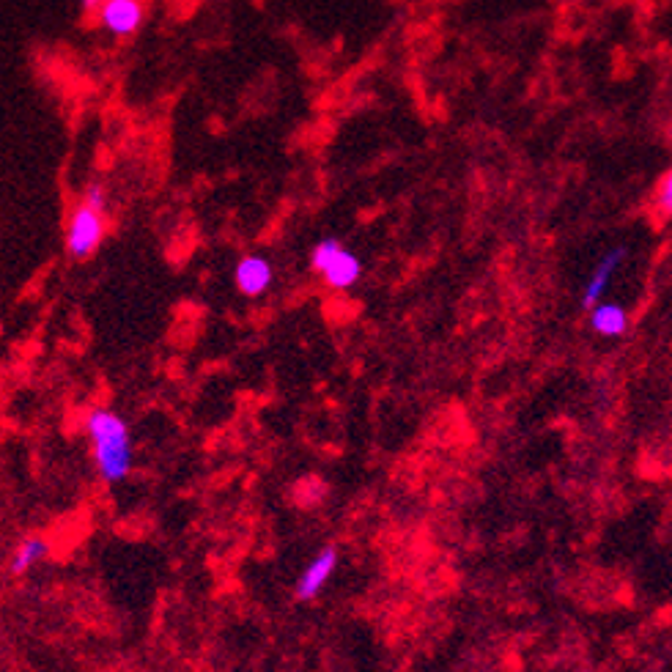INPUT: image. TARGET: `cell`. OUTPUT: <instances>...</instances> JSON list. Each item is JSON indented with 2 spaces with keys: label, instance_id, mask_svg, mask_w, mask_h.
Segmentation results:
<instances>
[{
  "label": "cell",
  "instance_id": "cell-1",
  "mask_svg": "<svg viewBox=\"0 0 672 672\" xmlns=\"http://www.w3.org/2000/svg\"><path fill=\"white\" fill-rule=\"evenodd\" d=\"M94 470L105 483H121L135 467V439L124 415L110 406H94L83 417Z\"/></svg>",
  "mask_w": 672,
  "mask_h": 672
},
{
  "label": "cell",
  "instance_id": "cell-2",
  "mask_svg": "<svg viewBox=\"0 0 672 672\" xmlns=\"http://www.w3.org/2000/svg\"><path fill=\"white\" fill-rule=\"evenodd\" d=\"M310 269L324 280V286L332 291H349L363 278V261L343 245L338 236H324L310 247Z\"/></svg>",
  "mask_w": 672,
  "mask_h": 672
},
{
  "label": "cell",
  "instance_id": "cell-3",
  "mask_svg": "<svg viewBox=\"0 0 672 672\" xmlns=\"http://www.w3.org/2000/svg\"><path fill=\"white\" fill-rule=\"evenodd\" d=\"M105 234L107 214L99 212V209H91L88 203L77 201V206L69 214V220H66V253L75 261H88L99 250V245L105 242Z\"/></svg>",
  "mask_w": 672,
  "mask_h": 672
},
{
  "label": "cell",
  "instance_id": "cell-4",
  "mask_svg": "<svg viewBox=\"0 0 672 672\" xmlns=\"http://www.w3.org/2000/svg\"><path fill=\"white\" fill-rule=\"evenodd\" d=\"M146 20V0H105L96 11L99 28L113 39H132Z\"/></svg>",
  "mask_w": 672,
  "mask_h": 672
},
{
  "label": "cell",
  "instance_id": "cell-5",
  "mask_svg": "<svg viewBox=\"0 0 672 672\" xmlns=\"http://www.w3.org/2000/svg\"><path fill=\"white\" fill-rule=\"evenodd\" d=\"M338 560H341V552H338V546H321L316 555L310 557V563L305 566V571L299 574L297 585H294V598L302 601V604H308V601H316V598L324 593V587L335 574V568H338Z\"/></svg>",
  "mask_w": 672,
  "mask_h": 672
},
{
  "label": "cell",
  "instance_id": "cell-6",
  "mask_svg": "<svg viewBox=\"0 0 672 672\" xmlns=\"http://www.w3.org/2000/svg\"><path fill=\"white\" fill-rule=\"evenodd\" d=\"M272 283H275V264L264 253H245L234 264V286L242 297H264Z\"/></svg>",
  "mask_w": 672,
  "mask_h": 672
},
{
  "label": "cell",
  "instance_id": "cell-7",
  "mask_svg": "<svg viewBox=\"0 0 672 672\" xmlns=\"http://www.w3.org/2000/svg\"><path fill=\"white\" fill-rule=\"evenodd\" d=\"M626 256H629V250L626 247H612L607 256L601 258L596 264V269H593V275H590V280L585 283V291H582V308L593 310L601 302V297H604V291H607L609 280L615 278V272L620 269V264L626 261Z\"/></svg>",
  "mask_w": 672,
  "mask_h": 672
},
{
  "label": "cell",
  "instance_id": "cell-8",
  "mask_svg": "<svg viewBox=\"0 0 672 672\" xmlns=\"http://www.w3.org/2000/svg\"><path fill=\"white\" fill-rule=\"evenodd\" d=\"M47 555H50V541L44 535H25V538H20V544L14 546V552H11L9 574H28L33 566H39L42 560H47Z\"/></svg>",
  "mask_w": 672,
  "mask_h": 672
},
{
  "label": "cell",
  "instance_id": "cell-9",
  "mask_svg": "<svg viewBox=\"0 0 672 672\" xmlns=\"http://www.w3.org/2000/svg\"><path fill=\"white\" fill-rule=\"evenodd\" d=\"M590 330L604 335V338H618L629 330V313L618 302H598L590 310Z\"/></svg>",
  "mask_w": 672,
  "mask_h": 672
},
{
  "label": "cell",
  "instance_id": "cell-10",
  "mask_svg": "<svg viewBox=\"0 0 672 672\" xmlns=\"http://www.w3.org/2000/svg\"><path fill=\"white\" fill-rule=\"evenodd\" d=\"M80 201L88 203L91 209H99V212L107 214V206H110V195H107V187L102 182L86 184V190L80 195Z\"/></svg>",
  "mask_w": 672,
  "mask_h": 672
},
{
  "label": "cell",
  "instance_id": "cell-11",
  "mask_svg": "<svg viewBox=\"0 0 672 672\" xmlns=\"http://www.w3.org/2000/svg\"><path fill=\"white\" fill-rule=\"evenodd\" d=\"M656 206L662 209L664 214H672V171L667 173L659 184V192H656Z\"/></svg>",
  "mask_w": 672,
  "mask_h": 672
},
{
  "label": "cell",
  "instance_id": "cell-12",
  "mask_svg": "<svg viewBox=\"0 0 672 672\" xmlns=\"http://www.w3.org/2000/svg\"><path fill=\"white\" fill-rule=\"evenodd\" d=\"M102 6H105V0H80V9L88 11V14H96Z\"/></svg>",
  "mask_w": 672,
  "mask_h": 672
}]
</instances>
